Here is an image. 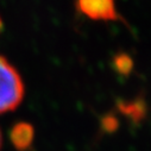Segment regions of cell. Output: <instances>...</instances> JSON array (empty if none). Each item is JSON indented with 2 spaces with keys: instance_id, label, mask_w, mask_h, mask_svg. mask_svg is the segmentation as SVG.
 Segmentation results:
<instances>
[{
  "instance_id": "obj_8",
  "label": "cell",
  "mask_w": 151,
  "mask_h": 151,
  "mask_svg": "<svg viewBox=\"0 0 151 151\" xmlns=\"http://www.w3.org/2000/svg\"><path fill=\"white\" fill-rule=\"evenodd\" d=\"M0 27H1V20H0Z\"/></svg>"
},
{
  "instance_id": "obj_3",
  "label": "cell",
  "mask_w": 151,
  "mask_h": 151,
  "mask_svg": "<svg viewBox=\"0 0 151 151\" xmlns=\"http://www.w3.org/2000/svg\"><path fill=\"white\" fill-rule=\"evenodd\" d=\"M33 127L29 123H17L11 132H10V138L14 147L19 151H26L33 140Z\"/></svg>"
},
{
  "instance_id": "obj_7",
  "label": "cell",
  "mask_w": 151,
  "mask_h": 151,
  "mask_svg": "<svg viewBox=\"0 0 151 151\" xmlns=\"http://www.w3.org/2000/svg\"><path fill=\"white\" fill-rule=\"evenodd\" d=\"M1 144H3V138H1V132H0V149H1Z\"/></svg>"
},
{
  "instance_id": "obj_4",
  "label": "cell",
  "mask_w": 151,
  "mask_h": 151,
  "mask_svg": "<svg viewBox=\"0 0 151 151\" xmlns=\"http://www.w3.org/2000/svg\"><path fill=\"white\" fill-rule=\"evenodd\" d=\"M114 67L120 74L127 75L132 70L133 63L130 56H127L126 54H120L114 58Z\"/></svg>"
},
{
  "instance_id": "obj_6",
  "label": "cell",
  "mask_w": 151,
  "mask_h": 151,
  "mask_svg": "<svg viewBox=\"0 0 151 151\" xmlns=\"http://www.w3.org/2000/svg\"><path fill=\"white\" fill-rule=\"evenodd\" d=\"M104 127L108 131H113L117 127V120L113 117H106L104 119Z\"/></svg>"
},
{
  "instance_id": "obj_5",
  "label": "cell",
  "mask_w": 151,
  "mask_h": 151,
  "mask_svg": "<svg viewBox=\"0 0 151 151\" xmlns=\"http://www.w3.org/2000/svg\"><path fill=\"white\" fill-rule=\"evenodd\" d=\"M122 111L126 113L127 116L134 118V119H140L144 113V107L142 106V102H130V104H123L120 106Z\"/></svg>"
},
{
  "instance_id": "obj_2",
  "label": "cell",
  "mask_w": 151,
  "mask_h": 151,
  "mask_svg": "<svg viewBox=\"0 0 151 151\" xmlns=\"http://www.w3.org/2000/svg\"><path fill=\"white\" fill-rule=\"evenodd\" d=\"M80 11L95 20H116L118 14L114 0H78Z\"/></svg>"
},
{
  "instance_id": "obj_1",
  "label": "cell",
  "mask_w": 151,
  "mask_h": 151,
  "mask_svg": "<svg viewBox=\"0 0 151 151\" xmlns=\"http://www.w3.org/2000/svg\"><path fill=\"white\" fill-rule=\"evenodd\" d=\"M24 85L17 70L0 56V113L14 109L23 100Z\"/></svg>"
}]
</instances>
